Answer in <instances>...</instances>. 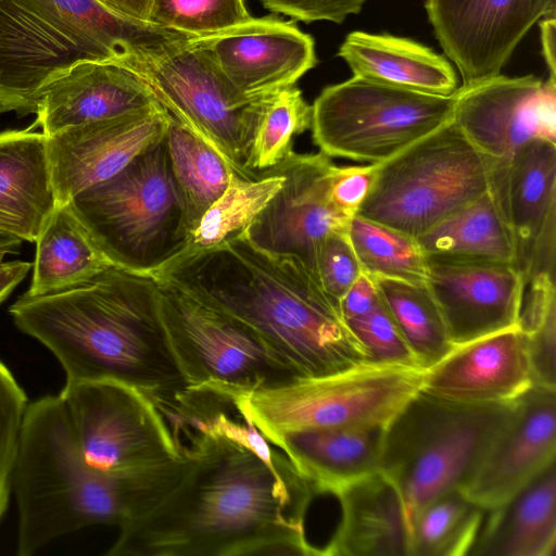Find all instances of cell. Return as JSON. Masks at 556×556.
I'll list each match as a JSON object with an SVG mask.
<instances>
[{"instance_id":"obj_37","label":"cell","mask_w":556,"mask_h":556,"mask_svg":"<svg viewBox=\"0 0 556 556\" xmlns=\"http://www.w3.org/2000/svg\"><path fill=\"white\" fill-rule=\"evenodd\" d=\"M519 317L534 386L556 390L555 276L531 278Z\"/></svg>"},{"instance_id":"obj_20","label":"cell","mask_w":556,"mask_h":556,"mask_svg":"<svg viewBox=\"0 0 556 556\" xmlns=\"http://www.w3.org/2000/svg\"><path fill=\"white\" fill-rule=\"evenodd\" d=\"M534 386L519 326L456 345L425 370L421 391L450 402L517 401Z\"/></svg>"},{"instance_id":"obj_44","label":"cell","mask_w":556,"mask_h":556,"mask_svg":"<svg viewBox=\"0 0 556 556\" xmlns=\"http://www.w3.org/2000/svg\"><path fill=\"white\" fill-rule=\"evenodd\" d=\"M379 302V294L374 279L365 273L349 288L340 299V307L345 320L362 315Z\"/></svg>"},{"instance_id":"obj_7","label":"cell","mask_w":556,"mask_h":556,"mask_svg":"<svg viewBox=\"0 0 556 556\" xmlns=\"http://www.w3.org/2000/svg\"><path fill=\"white\" fill-rule=\"evenodd\" d=\"M164 137L116 175L70 201L114 266L153 278L189 238Z\"/></svg>"},{"instance_id":"obj_25","label":"cell","mask_w":556,"mask_h":556,"mask_svg":"<svg viewBox=\"0 0 556 556\" xmlns=\"http://www.w3.org/2000/svg\"><path fill=\"white\" fill-rule=\"evenodd\" d=\"M384 428H304L266 438L281 450L316 495L331 494L380 468Z\"/></svg>"},{"instance_id":"obj_21","label":"cell","mask_w":556,"mask_h":556,"mask_svg":"<svg viewBox=\"0 0 556 556\" xmlns=\"http://www.w3.org/2000/svg\"><path fill=\"white\" fill-rule=\"evenodd\" d=\"M556 456V390L533 386L518 412L462 491L485 510L500 506Z\"/></svg>"},{"instance_id":"obj_49","label":"cell","mask_w":556,"mask_h":556,"mask_svg":"<svg viewBox=\"0 0 556 556\" xmlns=\"http://www.w3.org/2000/svg\"><path fill=\"white\" fill-rule=\"evenodd\" d=\"M238 418V417H243V415L241 414H233V415H229V416H226L225 418L222 419V421L218 424L217 428H216V431H220L229 421L230 419H235V418ZM247 419V418H245ZM248 420V419H247ZM252 424V422H251ZM257 429V428H256ZM258 430V429H257ZM260 432V430H258ZM264 442H265V439L263 437V434L260 432V437L257 439V442H256V445L254 447L255 451H258L262 448V446L264 445Z\"/></svg>"},{"instance_id":"obj_2","label":"cell","mask_w":556,"mask_h":556,"mask_svg":"<svg viewBox=\"0 0 556 556\" xmlns=\"http://www.w3.org/2000/svg\"><path fill=\"white\" fill-rule=\"evenodd\" d=\"M9 313L22 332L54 355L66 381L122 382L143 392L156 407L188 389L151 276L113 265L66 290L24 293Z\"/></svg>"},{"instance_id":"obj_4","label":"cell","mask_w":556,"mask_h":556,"mask_svg":"<svg viewBox=\"0 0 556 556\" xmlns=\"http://www.w3.org/2000/svg\"><path fill=\"white\" fill-rule=\"evenodd\" d=\"M185 457L132 475L94 469L83 458L60 394L28 403L12 476L18 556L96 525L119 529L156 506L181 480Z\"/></svg>"},{"instance_id":"obj_15","label":"cell","mask_w":556,"mask_h":556,"mask_svg":"<svg viewBox=\"0 0 556 556\" xmlns=\"http://www.w3.org/2000/svg\"><path fill=\"white\" fill-rule=\"evenodd\" d=\"M425 9L444 54L471 86L501 74L516 47L555 0H426Z\"/></svg>"},{"instance_id":"obj_11","label":"cell","mask_w":556,"mask_h":556,"mask_svg":"<svg viewBox=\"0 0 556 556\" xmlns=\"http://www.w3.org/2000/svg\"><path fill=\"white\" fill-rule=\"evenodd\" d=\"M155 280L161 318L188 387L251 392L302 379L248 324L167 279Z\"/></svg>"},{"instance_id":"obj_8","label":"cell","mask_w":556,"mask_h":556,"mask_svg":"<svg viewBox=\"0 0 556 556\" xmlns=\"http://www.w3.org/2000/svg\"><path fill=\"white\" fill-rule=\"evenodd\" d=\"M492 160L453 121L375 164L356 215L417 238L490 190Z\"/></svg>"},{"instance_id":"obj_32","label":"cell","mask_w":556,"mask_h":556,"mask_svg":"<svg viewBox=\"0 0 556 556\" xmlns=\"http://www.w3.org/2000/svg\"><path fill=\"white\" fill-rule=\"evenodd\" d=\"M283 180L274 168L254 178H242L232 173L224 193L206 210L184 250L166 266L243 237Z\"/></svg>"},{"instance_id":"obj_36","label":"cell","mask_w":556,"mask_h":556,"mask_svg":"<svg viewBox=\"0 0 556 556\" xmlns=\"http://www.w3.org/2000/svg\"><path fill=\"white\" fill-rule=\"evenodd\" d=\"M312 105L295 86L276 92L267 102L252 136L244 162L253 177L285 162L293 138L311 128Z\"/></svg>"},{"instance_id":"obj_42","label":"cell","mask_w":556,"mask_h":556,"mask_svg":"<svg viewBox=\"0 0 556 556\" xmlns=\"http://www.w3.org/2000/svg\"><path fill=\"white\" fill-rule=\"evenodd\" d=\"M274 13L285 14L294 21L312 23L329 21L341 24L348 16L357 14L367 0H260Z\"/></svg>"},{"instance_id":"obj_46","label":"cell","mask_w":556,"mask_h":556,"mask_svg":"<svg viewBox=\"0 0 556 556\" xmlns=\"http://www.w3.org/2000/svg\"><path fill=\"white\" fill-rule=\"evenodd\" d=\"M540 34L542 43V54L545 60L549 80L556 81V56H555V37L556 20L554 16L542 18L540 22Z\"/></svg>"},{"instance_id":"obj_48","label":"cell","mask_w":556,"mask_h":556,"mask_svg":"<svg viewBox=\"0 0 556 556\" xmlns=\"http://www.w3.org/2000/svg\"><path fill=\"white\" fill-rule=\"evenodd\" d=\"M22 240L15 236L0 232V249L8 250L11 254L20 251Z\"/></svg>"},{"instance_id":"obj_18","label":"cell","mask_w":556,"mask_h":556,"mask_svg":"<svg viewBox=\"0 0 556 556\" xmlns=\"http://www.w3.org/2000/svg\"><path fill=\"white\" fill-rule=\"evenodd\" d=\"M427 263L426 285L455 346L518 326L526 283L516 264L428 256Z\"/></svg>"},{"instance_id":"obj_28","label":"cell","mask_w":556,"mask_h":556,"mask_svg":"<svg viewBox=\"0 0 556 556\" xmlns=\"http://www.w3.org/2000/svg\"><path fill=\"white\" fill-rule=\"evenodd\" d=\"M338 55L353 75L367 79L442 96L459 88L446 58L408 38L356 30L345 37Z\"/></svg>"},{"instance_id":"obj_38","label":"cell","mask_w":556,"mask_h":556,"mask_svg":"<svg viewBox=\"0 0 556 556\" xmlns=\"http://www.w3.org/2000/svg\"><path fill=\"white\" fill-rule=\"evenodd\" d=\"M244 0H150L148 22L202 37L248 22Z\"/></svg>"},{"instance_id":"obj_24","label":"cell","mask_w":556,"mask_h":556,"mask_svg":"<svg viewBox=\"0 0 556 556\" xmlns=\"http://www.w3.org/2000/svg\"><path fill=\"white\" fill-rule=\"evenodd\" d=\"M340 519L320 556H409L410 528L402 497L380 470L340 490Z\"/></svg>"},{"instance_id":"obj_41","label":"cell","mask_w":556,"mask_h":556,"mask_svg":"<svg viewBox=\"0 0 556 556\" xmlns=\"http://www.w3.org/2000/svg\"><path fill=\"white\" fill-rule=\"evenodd\" d=\"M363 273L348 231H332L320 242L314 275L320 286L340 300Z\"/></svg>"},{"instance_id":"obj_17","label":"cell","mask_w":556,"mask_h":556,"mask_svg":"<svg viewBox=\"0 0 556 556\" xmlns=\"http://www.w3.org/2000/svg\"><path fill=\"white\" fill-rule=\"evenodd\" d=\"M169 113L155 104L121 116L64 128L47 136L56 203L121 172L165 136Z\"/></svg>"},{"instance_id":"obj_29","label":"cell","mask_w":556,"mask_h":556,"mask_svg":"<svg viewBox=\"0 0 556 556\" xmlns=\"http://www.w3.org/2000/svg\"><path fill=\"white\" fill-rule=\"evenodd\" d=\"M35 242L34 271L27 295L76 287L113 266L70 203H56Z\"/></svg>"},{"instance_id":"obj_30","label":"cell","mask_w":556,"mask_h":556,"mask_svg":"<svg viewBox=\"0 0 556 556\" xmlns=\"http://www.w3.org/2000/svg\"><path fill=\"white\" fill-rule=\"evenodd\" d=\"M416 240L428 257L517 265L515 237L491 190Z\"/></svg>"},{"instance_id":"obj_22","label":"cell","mask_w":556,"mask_h":556,"mask_svg":"<svg viewBox=\"0 0 556 556\" xmlns=\"http://www.w3.org/2000/svg\"><path fill=\"white\" fill-rule=\"evenodd\" d=\"M490 190L515 237L526 283L538 250L556 238V142L532 139L492 160Z\"/></svg>"},{"instance_id":"obj_31","label":"cell","mask_w":556,"mask_h":556,"mask_svg":"<svg viewBox=\"0 0 556 556\" xmlns=\"http://www.w3.org/2000/svg\"><path fill=\"white\" fill-rule=\"evenodd\" d=\"M164 138L190 236L226 190L232 170L213 147L172 115Z\"/></svg>"},{"instance_id":"obj_3","label":"cell","mask_w":556,"mask_h":556,"mask_svg":"<svg viewBox=\"0 0 556 556\" xmlns=\"http://www.w3.org/2000/svg\"><path fill=\"white\" fill-rule=\"evenodd\" d=\"M167 279L252 327L302 378L370 363L340 300L294 258L265 254L243 237L175 262Z\"/></svg>"},{"instance_id":"obj_16","label":"cell","mask_w":556,"mask_h":556,"mask_svg":"<svg viewBox=\"0 0 556 556\" xmlns=\"http://www.w3.org/2000/svg\"><path fill=\"white\" fill-rule=\"evenodd\" d=\"M452 121L491 160L508 157L532 139L556 142V81L498 74L460 86Z\"/></svg>"},{"instance_id":"obj_13","label":"cell","mask_w":556,"mask_h":556,"mask_svg":"<svg viewBox=\"0 0 556 556\" xmlns=\"http://www.w3.org/2000/svg\"><path fill=\"white\" fill-rule=\"evenodd\" d=\"M62 397L84 460L97 470L132 475L180 452L151 399L113 380L66 381Z\"/></svg>"},{"instance_id":"obj_43","label":"cell","mask_w":556,"mask_h":556,"mask_svg":"<svg viewBox=\"0 0 556 556\" xmlns=\"http://www.w3.org/2000/svg\"><path fill=\"white\" fill-rule=\"evenodd\" d=\"M375 164L336 166L331 179L330 198L343 214L353 217L371 187Z\"/></svg>"},{"instance_id":"obj_19","label":"cell","mask_w":556,"mask_h":556,"mask_svg":"<svg viewBox=\"0 0 556 556\" xmlns=\"http://www.w3.org/2000/svg\"><path fill=\"white\" fill-rule=\"evenodd\" d=\"M244 97L274 94L317 64L315 42L292 21L269 15L195 37Z\"/></svg>"},{"instance_id":"obj_5","label":"cell","mask_w":556,"mask_h":556,"mask_svg":"<svg viewBox=\"0 0 556 556\" xmlns=\"http://www.w3.org/2000/svg\"><path fill=\"white\" fill-rule=\"evenodd\" d=\"M192 38L94 0H0V114L36 113L46 86L81 61L131 67Z\"/></svg>"},{"instance_id":"obj_39","label":"cell","mask_w":556,"mask_h":556,"mask_svg":"<svg viewBox=\"0 0 556 556\" xmlns=\"http://www.w3.org/2000/svg\"><path fill=\"white\" fill-rule=\"evenodd\" d=\"M28 403L24 390L0 359V521L12 494L13 469Z\"/></svg>"},{"instance_id":"obj_47","label":"cell","mask_w":556,"mask_h":556,"mask_svg":"<svg viewBox=\"0 0 556 556\" xmlns=\"http://www.w3.org/2000/svg\"><path fill=\"white\" fill-rule=\"evenodd\" d=\"M119 15L148 22L150 0H94Z\"/></svg>"},{"instance_id":"obj_9","label":"cell","mask_w":556,"mask_h":556,"mask_svg":"<svg viewBox=\"0 0 556 556\" xmlns=\"http://www.w3.org/2000/svg\"><path fill=\"white\" fill-rule=\"evenodd\" d=\"M424 377L419 367L366 363L232 397L265 438L304 428H386L421 391Z\"/></svg>"},{"instance_id":"obj_12","label":"cell","mask_w":556,"mask_h":556,"mask_svg":"<svg viewBox=\"0 0 556 556\" xmlns=\"http://www.w3.org/2000/svg\"><path fill=\"white\" fill-rule=\"evenodd\" d=\"M129 68L148 83L173 117L224 157L233 174L254 178L244 162L255 126L275 93L257 99L241 94L195 37Z\"/></svg>"},{"instance_id":"obj_45","label":"cell","mask_w":556,"mask_h":556,"mask_svg":"<svg viewBox=\"0 0 556 556\" xmlns=\"http://www.w3.org/2000/svg\"><path fill=\"white\" fill-rule=\"evenodd\" d=\"M31 266L25 261H0V303L26 277Z\"/></svg>"},{"instance_id":"obj_26","label":"cell","mask_w":556,"mask_h":556,"mask_svg":"<svg viewBox=\"0 0 556 556\" xmlns=\"http://www.w3.org/2000/svg\"><path fill=\"white\" fill-rule=\"evenodd\" d=\"M56 205L42 132H0V232L35 242Z\"/></svg>"},{"instance_id":"obj_1","label":"cell","mask_w":556,"mask_h":556,"mask_svg":"<svg viewBox=\"0 0 556 556\" xmlns=\"http://www.w3.org/2000/svg\"><path fill=\"white\" fill-rule=\"evenodd\" d=\"M260 432L244 417L220 431L179 435L191 462L150 511L119 529L108 556H320L304 521L316 496L289 458L254 450Z\"/></svg>"},{"instance_id":"obj_14","label":"cell","mask_w":556,"mask_h":556,"mask_svg":"<svg viewBox=\"0 0 556 556\" xmlns=\"http://www.w3.org/2000/svg\"><path fill=\"white\" fill-rule=\"evenodd\" d=\"M334 165L319 152H293L274 167L285 180L247 229L243 238L256 250L294 258L314 274L318 247L332 231H348L352 217L331 201Z\"/></svg>"},{"instance_id":"obj_40","label":"cell","mask_w":556,"mask_h":556,"mask_svg":"<svg viewBox=\"0 0 556 556\" xmlns=\"http://www.w3.org/2000/svg\"><path fill=\"white\" fill-rule=\"evenodd\" d=\"M345 321L364 345L370 363L419 367L380 298L371 309Z\"/></svg>"},{"instance_id":"obj_35","label":"cell","mask_w":556,"mask_h":556,"mask_svg":"<svg viewBox=\"0 0 556 556\" xmlns=\"http://www.w3.org/2000/svg\"><path fill=\"white\" fill-rule=\"evenodd\" d=\"M348 237L363 273L415 283L427 279V256L416 238L389 226L354 215Z\"/></svg>"},{"instance_id":"obj_6","label":"cell","mask_w":556,"mask_h":556,"mask_svg":"<svg viewBox=\"0 0 556 556\" xmlns=\"http://www.w3.org/2000/svg\"><path fill=\"white\" fill-rule=\"evenodd\" d=\"M518 400L463 404L420 391L388 424L379 470L396 486L409 528L430 501L471 480L515 418Z\"/></svg>"},{"instance_id":"obj_10","label":"cell","mask_w":556,"mask_h":556,"mask_svg":"<svg viewBox=\"0 0 556 556\" xmlns=\"http://www.w3.org/2000/svg\"><path fill=\"white\" fill-rule=\"evenodd\" d=\"M456 92L427 93L353 75L315 99L312 138L328 156L381 163L450 123Z\"/></svg>"},{"instance_id":"obj_23","label":"cell","mask_w":556,"mask_h":556,"mask_svg":"<svg viewBox=\"0 0 556 556\" xmlns=\"http://www.w3.org/2000/svg\"><path fill=\"white\" fill-rule=\"evenodd\" d=\"M161 104L135 71L113 61H81L50 81L37 105L36 122L46 136ZM162 105V104H161Z\"/></svg>"},{"instance_id":"obj_34","label":"cell","mask_w":556,"mask_h":556,"mask_svg":"<svg viewBox=\"0 0 556 556\" xmlns=\"http://www.w3.org/2000/svg\"><path fill=\"white\" fill-rule=\"evenodd\" d=\"M485 514L460 489L433 498L410 522L409 556L469 555Z\"/></svg>"},{"instance_id":"obj_50","label":"cell","mask_w":556,"mask_h":556,"mask_svg":"<svg viewBox=\"0 0 556 556\" xmlns=\"http://www.w3.org/2000/svg\"><path fill=\"white\" fill-rule=\"evenodd\" d=\"M7 254H11V253L5 249H0V261H3V257Z\"/></svg>"},{"instance_id":"obj_27","label":"cell","mask_w":556,"mask_h":556,"mask_svg":"<svg viewBox=\"0 0 556 556\" xmlns=\"http://www.w3.org/2000/svg\"><path fill=\"white\" fill-rule=\"evenodd\" d=\"M556 464L486 510L470 556H555Z\"/></svg>"},{"instance_id":"obj_33","label":"cell","mask_w":556,"mask_h":556,"mask_svg":"<svg viewBox=\"0 0 556 556\" xmlns=\"http://www.w3.org/2000/svg\"><path fill=\"white\" fill-rule=\"evenodd\" d=\"M372 279L380 301L420 368L426 370L432 367L455 348L426 282L415 283L383 277Z\"/></svg>"}]
</instances>
